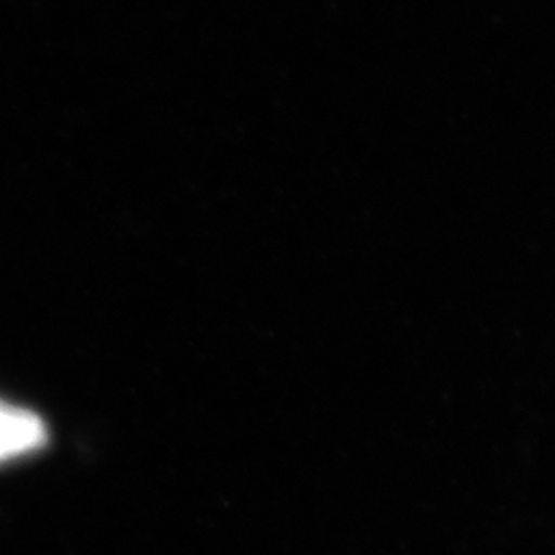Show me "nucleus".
<instances>
[{
  "label": "nucleus",
  "mask_w": 555,
  "mask_h": 555,
  "mask_svg": "<svg viewBox=\"0 0 555 555\" xmlns=\"http://www.w3.org/2000/svg\"><path fill=\"white\" fill-rule=\"evenodd\" d=\"M46 440L48 430L38 414L0 401V461L41 449Z\"/></svg>",
  "instance_id": "f257e3e1"
}]
</instances>
